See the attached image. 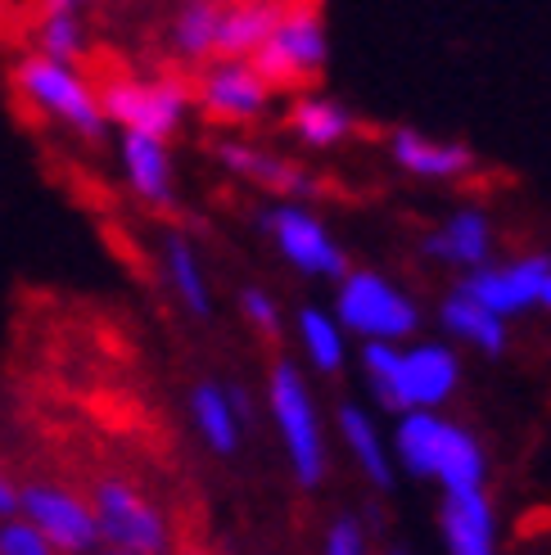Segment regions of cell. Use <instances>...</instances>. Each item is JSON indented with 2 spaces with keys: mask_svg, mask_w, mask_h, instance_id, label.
I'll use <instances>...</instances> for the list:
<instances>
[{
  "mask_svg": "<svg viewBox=\"0 0 551 555\" xmlns=\"http://www.w3.org/2000/svg\"><path fill=\"white\" fill-rule=\"evenodd\" d=\"M488 248H492V235H488V221L479 212H457L444 231L425 240L430 258H444L457 267H479L488 258Z\"/></svg>",
  "mask_w": 551,
  "mask_h": 555,
  "instance_id": "44dd1931",
  "label": "cell"
},
{
  "mask_svg": "<svg viewBox=\"0 0 551 555\" xmlns=\"http://www.w3.org/2000/svg\"><path fill=\"white\" fill-rule=\"evenodd\" d=\"M87 5H91V0H33V10H37V14H54V10H73V14H81Z\"/></svg>",
  "mask_w": 551,
  "mask_h": 555,
  "instance_id": "4dcf8cb0",
  "label": "cell"
},
{
  "mask_svg": "<svg viewBox=\"0 0 551 555\" xmlns=\"http://www.w3.org/2000/svg\"><path fill=\"white\" fill-rule=\"evenodd\" d=\"M367 375L375 384V398L394 411L411 406H438L457 393V352L444 344H421V348H394L389 339H367Z\"/></svg>",
  "mask_w": 551,
  "mask_h": 555,
  "instance_id": "6da1fadb",
  "label": "cell"
},
{
  "mask_svg": "<svg viewBox=\"0 0 551 555\" xmlns=\"http://www.w3.org/2000/svg\"><path fill=\"white\" fill-rule=\"evenodd\" d=\"M339 434L348 442V452L357 456V465L367 469V479L375 488H389L394 483V469H389V456H384V442L375 434V425L367 421V411H357V406H344L339 411Z\"/></svg>",
  "mask_w": 551,
  "mask_h": 555,
  "instance_id": "603a6c76",
  "label": "cell"
},
{
  "mask_svg": "<svg viewBox=\"0 0 551 555\" xmlns=\"http://www.w3.org/2000/svg\"><path fill=\"white\" fill-rule=\"evenodd\" d=\"M33 50L37 54H50V60H81V50H87V27L73 10H54V14H37L33 23Z\"/></svg>",
  "mask_w": 551,
  "mask_h": 555,
  "instance_id": "cb8c5ba5",
  "label": "cell"
},
{
  "mask_svg": "<svg viewBox=\"0 0 551 555\" xmlns=\"http://www.w3.org/2000/svg\"><path fill=\"white\" fill-rule=\"evenodd\" d=\"M190 415H195L204 442H208L217 456H231V452L240 448L244 421L235 415V406H231V398H227L222 384H200L195 393H190Z\"/></svg>",
  "mask_w": 551,
  "mask_h": 555,
  "instance_id": "ffe728a7",
  "label": "cell"
},
{
  "mask_svg": "<svg viewBox=\"0 0 551 555\" xmlns=\"http://www.w3.org/2000/svg\"><path fill=\"white\" fill-rule=\"evenodd\" d=\"M18 515H27L46 533V542L64 555H87L100 546L95 511L91 502H81L77 492L54 488V483H27L18 488Z\"/></svg>",
  "mask_w": 551,
  "mask_h": 555,
  "instance_id": "30bf717a",
  "label": "cell"
},
{
  "mask_svg": "<svg viewBox=\"0 0 551 555\" xmlns=\"http://www.w3.org/2000/svg\"><path fill=\"white\" fill-rule=\"evenodd\" d=\"M18 511V488L10 483V475H5V469H0V519H5V515H14Z\"/></svg>",
  "mask_w": 551,
  "mask_h": 555,
  "instance_id": "f546056e",
  "label": "cell"
},
{
  "mask_svg": "<svg viewBox=\"0 0 551 555\" xmlns=\"http://www.w3.org/2000/svg\"><path fill=\"white\" fill-rule=\"evenodd\" d=\"M502 321H507V317L488 312L484 302L471 298L465 289H457V294L444 302V325L452 330L457 339L475 344V348H484V352H502V348H507V330H502Z\"/></svg>",
  "mask_w": 551,
  "mask_h": 555,
  "instance_id": "7402d4cb",
  "label": "cell"
},
{
  "mask_svg": "<svg viewBox=\"0 0 551 555\" xmlns=\"http://www.w3.org/2000/svg\"><path fill=\"white\" fill-rule=\"evenodd\" d=\"M123 168H127L131 190L141 194L145 204H154V208L172 204V163H168V150H163L158 135L127 131L123 135Z\"/></svg>",
  "mask_w": 551,
  "mask_h": 555,
  "instance_id": "e0dca14e",
  "label": "cell"
},
{
  "mask_svg": "<svg viewBox=\"0 0 551 555\" xmlns=\"http://www.w3.org/2000/svg\"><path fill=\"white\" fill-rule=\"evenodd\" d=\"M398 168H407L411 177H425V181H461L475 172V154L457 145V141H434V135L421 131H394L389 141Z\"/></svg>",
  "mask_w": 551,
  "mask_h": 555,
  "instance_id": "5bb4252c",
  "label": "cell"
},
{
  "mask_svg": "<svg viewBox=\"0 0 551 555\" xmlns=\"http://www.w3.org/2000/svg\"><path fill=\"white\" fill-rule=\"evenodd\" d=\"M398 456L411 475L438 479L444 492L452 488H484V448L461 425L434 415L430 406H411L398 425Z\"/></svg>",
  "mask_w": 551,
  "mask_h": 555,
  "instance_id": "3957f363",
  "label": "cell"
},
{
  "mask_svg": "<svg viewBox=\"0 0 551 555\" xmlns=\"http://www.w3.org/2000/svg\"><path fill=\"white\" fill-rule=\"evenodd\" d=\"M0 18H5V0H0Z\"/></svg>",
  "mask_w": 551,
  "mask_h": 555,
  "instance_id": "d6a6232c",
  "label": "cell"
},
{
  "mask_svg": "<svg viewBox=\"0 0 551 555\" xmlns=\"http://www.w3.org/2000/svg\"><path fill=\"white\" fill-rule=\"evenodd\" d=\"M438 529L452 555H488L498 542V519H492L484 488H452L438 511Z\"/></svg>",
  "mask_w": 551,
  "mask_h": 555,
  "instance_id": "4fadbf2b",
  "label": "cell"
},
{
  "mask_svg": "<svg viewBox=\"0 0 551 555\" xmlns=\"http://www.w3.org/2000/svg\"><path fill=\"white\" fill-rule=\"evenodd\" d=\"M168 275H172V289L177 298L185 302L195 317H208L213 312V302H208V285H204V275H200V262L195 254H190V244L181 235L168 240Z\"/></svg>",
  "mask_w": 551,
  "mask_h": 555,
  "instance_id": "d4e9b609",
  "label": "cell"
},
{
  "mask_svg": "<svg viewBox=\"0 0 551 555\" xmlns=\"http://www.w3.org/2000/svg\"><path fill=\"white\" fill-rule=\"evenodd\" d=\"M367 551V529L357 519H335L325 529V555H362Z\"/></svg>",
  "mask_w": 551,
  "mask_h": 555,
  "instance_id": "83f0119b",
  "label": "cell"
},
{
  "mask_svg": "<svg viewBox=\"0 0 551 555\" xmlns=\"http://www.w3.org/2000/svg\"><path fill=\"white\" fill-rule=\"evenodd\" d=\"M54 546L46 542V533L37 529L27 515H5L0 519V555H50Z\"/></svg>",
  "mask_w": 551,
  "mask_h": 555,
  "instance_id": "4316f807",
  "label": "cell"
},
{
  "mask_svg": "<svg viewBox=\"0 0 551 555\" xmlns=\"http://www.w3.org/2000/svg\"><path fill=\"white\" fill-rule=\"evenodd\" d=\"M254 68L267 77L271 91H303L317 87L325 68V27L317 0H285L281 18L267 33V41L249 54Z\"/></svg>",
  "mask_w": 551,
  "mask_h": 555,
  "instance_id": "277c9868",
  "label": "cell"
},
{
  "mask_svg": "<svg viewBox=\"0 0 551 555\" xmlns=\"http://www.w3.org/2000/svg\"><path fill=\"white\" fill-rule=\"evenodd\" d=\"M271 87L267 77L254 68V60H208L195 91H190V100H195L204 108V118L213 122H254L262 118V108L271 104Z\"/></svg>",
  "mask_w": 551,
  "mask_h": 555,
  "instance_id": "9c48e42d",
  "label": "cell"
},
{
  "mask_svg": "<svg viewBox=\"0 0 551 555\" xmlns=\"http://www.w3.org/2000/svg\"><path fill=\"white\" fill-rule=\"evenodd\" d=\"M262 227L267 235L276 240V248H281V258L298 271H308V275H325V281H339V275L348 271L344 254H339V244L330 240L321 231V221L312 212H303L298 204H285V208H271L262 217Z\"/></svg>",
  "mask_w": 551,
  "mask_h": 555,
  "instance_id": "8fae6325",
  "label": "cell"
},
{
  "mask_svg": "<svg viewBox=\"0 0 551 555\" xmlns=\"http://www.w3.org/2000/svg\"><path fill=\"white\" fill-rule=\"evenodd\" d=\"M10 87L46 122L68 127L73 135H81V141H100L104 135V108L95 100V87L73 64L50 60V54L33 50V54H23V60L14 64Z\"/></svg>",
  "mask_w": 551,
  "mask_h": 555,
  "instance_id": "7a4b0ae2",
  "label": "cell"
},
{
  "mask_svg": "<svg viewBox=\"0 0 551 555\" xmlns=\"http://www.w3.org/2000/svg\"><path fill=\"white\" fill-rule=\"evenodd\" d=\"M91 511H95V529H100L104 546H114L123 555L168 551V524H163V515L131 483L100 479L91 492Z\"/></svg>",
  "mask_w": 551,
  "mask_h": 555,
  "instance_id": "ba28073f",
  "label": "cell"
},
{
  "mask_svg": "<svg viewBox=\"0 0 551 555\" xmlns=\"http://www.w3.org/2000/svg\"><path fill=\"white\" fill-rule=\"evenodd\" d=\"M290 131L298 135L303 145L330 150V145H339V141H348V135H353V114L344 104L325 100V95H303L290 108Z\"/></svg>",
  "mask_w": 551,
  "mask_h": 555,
  "instance_id": "d6986e66",
  "label": "cell"
},
{
  "mask_svg": "<svg viewBox=\"0 0 551 555\" xmlns=\"http://www.w3.org/2000/svg\"><path fill=\"white\" fill-rule=\"evenodd\" d=\"M298 339H303V348H308L312 366L339 371V362H344V339H339V325L330 321V317H321L317 308H308V312L298 317Z\"/></svg>",
  "mask_w": 551,
  "mask_h": 555,
  "instance_id": "484cf974",
  "label": "cell"
},
{
  "mask_svg": "<svg viewBox=\"0 0 551 555\" xmlns=\"http://www.w3.org/2000/svg\"><path fill=\"white\" fill-rule=\"evenodd\" d=\"M95 100L104 108V122H118L123 131H145V135H168L181 127V114L190 104V87L177 77H131V73H108L95 81Z\"/></svg>",
  "mask_w": 551,
  "mask_h": 555,
  "instance_id": "5b68a950",
  "label": "cell"
},
{
  "mask_svg": "<svg viewBox=\"0 0 551 555\" xmlns=\"http://www.w3.org/2000/svg\"><path fill=\"white\" fill-rule=\"evenodd\" d=\"M267 398H271V415H276V429H281L298 488H317L325 479V448H321V425L308 398V384H303V375L290 362H276Z\"/></svg>",
  "mask_w": 551,
  "mask_h": 555,
  "instance_id": "8992f818",
  "label": "cell"
},
{
  "mask_svg": "<svg viewBox=\"0 0 551 555\" xmlns=\"http://www.w3.org/2000/svg\"><path fill=\"white\" fill-rule=\"evenodd\" d=\"M217 158H222V168H231L235 177L244 181H258L262 190L271 194H290V199H298V194L312 190V177L294 168L290 158H276V154H262L254 145H240V141H222L217 145Z\"/></svg>",
  "mask_w": 551,
  "mask_h": 555,
  "instance_id": "2e32d148",
  "label": "cell"
},
{
  "mask_svg": "<svg viewBox=\"0 0 551 555\" xmlns=\"http://www.w3.org/2000/svg\"><path fill=\"white\" fill-rule=\"evenodd\" d=\"M281 10H285V0H227L222 23H217V54L213 60H249V54L267 41Z\"/></svg>",
  "mask_w": 551,
  "mask_h": 555,
  "instance_id": "9a60e30c",
  "label": "cell"
},
{
  "mask_svg": "<svg viewBox=\"0 0 551 555\" xmlns=\"http://www.w3.org/2000/svg\"><path fill=\"white\" fill-rule=\"evenodd\" d=\"M538 302H547V308H551V271H547V281H542V294H538Z\"/></svg>",
  "mask_w": 551,
  "mask_h": 555,
  "instance_id": "1f68e13d",
  "label": "cell"
},
{
  "mask_svg": "<svg viewBox=\"0 0 551 555\" xmlns=\"http://www.w3.org/2000/svg\"><path fill=\"white\" fill-rule=\"evenodd\" d=\"M227 0H177L168 23V46L185 64H208L217 54V23Z\"/></svg>",
  "mask_w": 551,
  "mask_h": 555,
  "instance_id": "ac0fdd59",
  "label": "cell"
},
{
  "mask_svg": "<svg viewBox=\"0 0 551 555\" xmlns=\"http://www.w3.org/2000/svg\"><path fill=\"white\" fill-rule=\"evenodd\" d=\"M547 271L551 262L547 258H520L511 267H471V275L461 281V289L479 298L488 312H498V317H515V312H525L538 302L542 294V281H547Z\"/></svg>",
  "mask_w": 551,
  "mask_h": 555,
  "instance_id": "7c38bea8",
  "label": "cell"
},
{
  "mask_svg": "<svg viewBox=\"0 0 551 555\" xmlns=\"http://www.w3.org/2000/svg\"><path fill=\"white\" fill-rule=\"evenodd\" d=\"M240 308H244V317H249L267 339H276L281 335V312H276V302H271V294H262V289H244V298H240Z\"/></svg>",
  "mask_w": 551,
  "mask_h": 555,
  "instance_id": "f1b7e54d",
  "label": "cell"
},
{
  "mask_svg": "<svg viewBox=\"0 0 551 555\" xmlns=\"http://www.w3.org/2000/svg\"><path fill=\"white\" fill-rule=\"evenodd\" d=\"M339 321L344 330H357L362 339H407V335H417V308H411V298L398 294L384 275L375 271H344L339 275Z\"/></svg>",
  "mask_w": 551,
  "mask_h": 555,
  "instance_id": "52a82bcc",
  "label": "cell"
}]
</instances>
